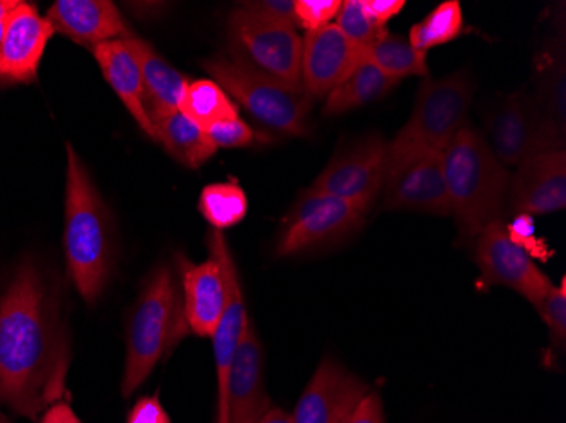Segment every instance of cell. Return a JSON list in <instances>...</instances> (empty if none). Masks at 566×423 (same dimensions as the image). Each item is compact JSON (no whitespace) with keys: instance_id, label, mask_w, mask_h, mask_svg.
<instances>
[{"instance_id":"cell-40","label":"cell","mask_w":566,"mask_h":423,"mask_svg":"<svg viewBox=\"0 0 566 423\" xmlns=\"http://www.w3.org/2000/svg\"><path fill=\"white\" fill-rule=\"evenodd\" d=\"M0 423H11L9 416L6 415V412H2V406H0Z\"/></svg>"},{"instance_id":"cell-29","label":"cell","mask_w":566,"mask_h":423,"mask_svg":"<svg viewBox=\"0 0 566 423\" xmlns=\"http://www.w3.org/2000/svg\"><path fill=\"white\" fill-rule=\"evenodd\" d=\"M334 24L338 25L339 31L348 40L361 47L368 46L381 34L387 33L385 28H380L368 14L364 0H345Z\"/></svg>"},{"instance_id":"cell-36","label":"cell","mask_w":566,"mask_h":423,"mask_svg":"<svg viewBox=\"0 0 566 423\" xmlns=\"http://www.w3.org/2000/svg\"><path fill=\"white\" fill-rule=\"evenodd\" d=\"M365 8H367L368 14L375 19L380 28H385V24L390 19L396 18L400 11H402L406 2L403 0H364Z\"/></svg>"},{"instance_id":"cell-27","label":"cell","mask_w":566,"mask_h":423,"mask_svg":"<svg viewBox=\"0 0 566 423\" xmlns=\"http://www.w3.org/2000/svg\"><path fill=\"white\" fill-rule=\"evenodd\" d=\"M199 210L216 231H224L247 218L248 197L234 181L208 184L200 192Z\"/></svg>"},{"instance_id":"cell-28","label":"cell","mask_w":566,"mask_h":423,"mask_svg":"<svg viewBox=\"0 0 566 423\" xmlns=\"http://www.w3.org/2000/svg\"><path fill=\"white\" fill-rule=\"evenodd\" d=\"M463 30V11L458 0H447L438 6L424 21L412 25L409 43L419 51L431 50L457 40Z\"/></svg>"},{"instance_id":"cell-35","label":"cell","mask_w":566,"mask_h":423,"mask_svg":"<svg viewBox=\"0 0 566 423\" xmlns=\"http://www.w3.org/2000/svg\"><path fill=\"white\" fill-rule=\"evenodd\" d=\"M343 423H385L380 394L370 391Z\"/></svg>"},{"instance_id":"cell-3","label":"cell","mask_w":566,"mask_h":423,"mask_svg":"<svg viewBox=\"0 0 566 423\" xmlns=\"http://www.w3.org/2000/svg\"><path fill=\"white\" fill-rule=\"evenodd\" d=\"M444 178L451 215L463 243H475L480 232L501 221L509 197L507 168L497 160L479 130L465 124L443 151Z\"/></svg>"},{"instance_id":"cell-12","label":"cell","mask_w":566,"mask_h":423,"mask_svg":"<svg viewBox=\"0 0 566 423\" xmlns=\"http://www.w3.org/2000/svg\"><path fill=\"white\" fill-rule=\"evenodd\" d=\"M384 209L451 215L443 152L428 151L385 175Z\"/></svg>"},{"instance_id":"cell-37","label":"cell","mask_w":566,"mask_h":423,"mask_svg":"<svg viewBox=\"0 0 566 423\" xmlns=\"http://www.w3.org/2000/svg\"><path fill=\"white\" fill-rule=\"evenodd\" d=\"M40 423H82L81 419L73 412L72 406L69 402H59L55 405H51L46 412L41 416Z\"/></svg>"},{"instance_id":"cell-17","label":"cell","mask_w":566,"mask_h":423,"mask_svg":"<svg viewBox=\"0 0 566 423\" xmlns=\"http://www.w3.org/2000/svg\"><path fill=\"white\" fill-rule=\"evenodd\" d=\"M53 25L34 4L19 2L8 15L0 41V84H30L36 78Z\"/></svg>"},{"instance_id":"cell-32","label":"cell","mask_w":566,"mask_h":423,"mask_svg":"<svg viewBox=\"0 0 566 423\" xmlns=\"http://www.w3.org/2000/svg\"><path fill=\"white\" fill-rule=\"evenodd\" d=\"M209 138L219 148H247L259 141L260 135L254 133L253 127L248 126L241 117L222 120L209 127Z\"/></svg>"},{"instance_id":"cell-1","label":"cell","mask_w":566,"mask_h":423,"mask_svg":"<svg viewBox=\"0 0 566 423\" xmlns=\"http://www.w3.org/2000/svg\"><path fill=\"white\" fill-rule=\"evenodd\" d=\"M70 337L38 264L22 263L0 294V406L36 420L69 394Z\"/></svg>"},{"instance_id":"cell-25","label":"cell","mask_w":566,"mask_h":423,"mask_svg":"<svg viewBox=\"0 0 566 423\" xmlns=\"http://www.w3.org/2000/svg\"><path fill=\"white\" fill-rule=\"evenodd\" d=\"M365 62L380 70L384 75L400 82L407 76L429 78L426 51L416 50L409 41L384 33L374 43L364 47Z\"/></svg>"},{"instance_id":"cell-20","label":"cell","mask_w":566,"mask_h":423,"mask_svg":"<svg viewBox=\"0 0 566 423\" xmlns=\"http://www.w3.org/2000/svg\"><path fill=\"white\" fill-rule=\"evenodd\" d=\"M182 302L187 327L200 337H212L221 322L228 286L221 264L209 254L203 263H182Z\"/></svg>"},{"instance_id":"cell-38","label":"cell","mask_w":566,"mask_h":423,"mask_svg":"<svg viewBox=\"0 0 566 423\" xmlns=\"http://www.w3.org/2000/svg\"><path fill=\"white\" fill-rule=\"evenodd\" d=\"M259 423H294L292 422V416L289 413L283 412V410L276 409V406H272L262 419L259 420Z\"/></svg>"},{"instance_id":"cell-15","label":"cell","mask_w":566,"mask_h":423,"mask_svg":"<svg viewBox=\"0 0 566 423\" xmlns=\"http://www.w3.org/2000/svg\"><path fill=\"white\" fill-rule=\"evenodd\" d=\"M272 406L263 373L262 340L250 322L234 352L216 423H259Z\"/></svg>"},{"instance_id":"cell-19","label":"cell","mask_w":566,"mask_h":423,"mask_svg":"<svg viewBox=\"0 0 566 423\" xmlns=\"http://www.w3.org/2000/svg\"><path fill=\"white\" fill-rule=\"evenodd\" d=\"M44 18L55 33L84 46L94 47L132 34L119 9L109 0H56Z\"/></svg>"},{"instance_id":"cell-33","label":"cell","mask_w":566,"mask_h":423,"mask_svg":"<svg viewBox=\"0 0 566 423\" xmlns=\"http://www.w3.org/2000/svg\"><path fill=\"white\" fill-rule=\"evenodd\" d=\"M243 8L253 12V14L269 19V21L291 25V28L297 30L295 2H292V0H259V2H244Z\"/></svg>"},{"instance_id":"cell-18","label":"cell","mask_w":566,"mask_h":423,"mask_svg":"<svg viewBox=\"0 0 566 423\" xmlns=\"http://www.w3.org/2000/svg\"><path fill=\"white\" fill-rule=\"evenodd\" d=\"M209 254L218 260L224 273L226 286H228V300L222 311L221 322L212 334L214 343L216 377H218V409L224 402L226 384H228L229 369L234 359L238 346L250 326L247 304L241 292L240 275L233 253L229 250L222 231H212L209 234Z\"/></svg>"},{"instance_id":"cell-24","label":"cell","mask_w":566,"mask_h":423,"mask_svg":"<svg viewBox=\"0 0 566 423\" xmlns=\"http://www.w3.org/2000/svg\"><path fill=\"white\" fill-rule=\"evenodd\" d=\"M399 82H394L380 70L365 62L358 66L339 87L326 97L323 113L326 116H342L361 105L370 104L389 94Z\"/></svg>"},{"instance_id":"cell-4","label":"cell","mask_w":566,"mask_h":423,"mask_svg":"<svg viewBox=\"0 0 566 423\" xmlns=\"http://www.w3.org/2000/svg\"><path fill=\"white\" fill-rule=\"evenodd\" d=\"M182 295L167 264L153 269L133 310L120 391L129 399L186 332Z\"/></svg>"},{"instance_id":"cell-10","label":"cell","mask_w":566,"mask_h":423,"mask_svg":"<svg viewBox=\"0 0 566 423\" xmlns=\"http://www.w3.org/2000/svg\"><path fill=\"white\" fill-rule=\"evenodd\" d=\"M475 257L486 285L507 286L536 308L553 288L552 279L534 263L530 251L511 240L502 219L480 232Z\"/></svg>"},{"instance_id":"cell-31","label":"cell","mask_w":566,"mask_h":423,"mask_svg":"<svg viewBox=\"0 0 566 423\" xmlns=\"http://www.w3.org/2000/svg\"><path fill=\"white\" fill-rule=\"evenodd\" d=\"M342 0H295V21L305 31L326 28L342 9Z\"/></svg>"},{"instance_id":"cell-39","label":"cell","mask_w":566,"mask_h":423,"mask_svg":"<svg viewBox=\"0 0 566 423\" xmlns=\"http://www.w3.org/2000/svg\"><path fill=\"white\" fill-rule=\"evenodd\" d=\"M19 6V0H0V19L8 18Z\"/></svg>"},{"instance_id":"cell-30","label":"cell","mask_w":566,"mask_h":423,"mask_svg":"<svg viewBox=\"0 0 566 423\" xmlns=\"http://www.w3.org/2000/svg\"><path fill=\"white\" fill-rule=\"evenodd\" d=\"M545 320L555 348L565 349L566 343V278L558 286L553 285L545 300L537 307Z\"/></svg>"},{"instance_id":"cell-13","label":"cell","mask_w":566,"mask_h":423,"mask_svg":"<svg viewBox=\"0 0 566 423\" xmlns=\"http://www.w3.org/2000/svg\"><path fill=\"white\" fill-rule=\"evenodd\" d=\"M364 63V47L348 40L338 25L308 31L302 40V92L313 101L327 97Z\"/></svg>"},{"instance_id":"cell-8","label":"cell","mask_w":566,"mask_h":423,"mask_svg":"<svg viewBox=\"0 0 566 423\" xmlns=\"http://www.w3.org/2000/svg\"><path fill=\"white\" fill-rule=\"evenodd\" d=\"M483 120L492 151L504 167H520L537 152L565 148V133L543 116L534 98L524 91L492 102Z\"/></svg>"},{"instance_id":"cell-16","label":"cell","mask_w":566,"mask_h":423,"mask_svg":"<svg viewBox=\"0 0 566 423\" xmlns=\"http://www.w3.org/2000/svg\"><path fill=\"white\" fill-rule=\"evenodd\" d=\"M509 209L527 215L553 214L566 209L565 148L537 152L517 167L509 183Z\"/></svg>"},{"instance_id":"cell-2","label":"cell","mask_w":566,"mask_h":423,"mask_svg":"<svg viewBox=\"0 0 566 423\" xmlns=\"http://www.w3.org/2000/svg\"><path fill=\"white\" fill-rule=\"evenodd\" d=\"M111 212L84 161L66 145L65 257L70 279L88 305L104 294L114 266Z\"/></svg>"},{"instance_id":"cell-14","label":"cell","mask_w":566,"mask_h":423,"mask_svg":"<svg viewBox=\"0 0 566 423\" xmlns=\"http://www.w3.org/2000/svg\"><path fill=\"white\" fill-rule=\"evenodd\" d=\"M368 393L370 387L367 381L327 356L301 394L291 415L292 422L343 423Z\"/></svg>"},{"instance_id":"cell-11","label":"cell","mask_w":566,"mask_h":423,"mask_svg":"<svg viewBox=\"0 0 566 423\" xmlns=\"http://www.w3.org/2000/svg\"><path fill=\"white\" fill-rule=\"evenodd\" d=\"M385 158L387 141L380 135L365 136L334 156L308 190L370 210L384 189Z\"/></svg>"},{"instance_id":"cell-6","label":"cell","mask_w":566,"mask_h":423,"mask_svg":"<svg viewBox=\"0 0 566 423\" xmlns=\"http://www.w3.org/2000/svg\"><path fill=\"white\" fill-rule=\"evenodd\" d=\"M202 68L262 126L282 135H307L313 98L304 92L262 75L229 53L203 60Z\"/></svg>"},{"instance_id":"cell-41","label":"cell","mask_w":566,"mask_h":423,"mask_svg":"<svg viewBox=\"0 0 566 423\" xmlns=\"http://www.w3.org/2000/svg\"><path fill=\"white\" fill-rule=\"evenodd\" d=\"M6 19H8V18H6ZM6 19H0V41H2V33H4Z\"/></svg>"},{"instance_id":"cell-21","label":"cell","mask_w":566,"mask_h":423,"mask_svg":"<svg viewBox=\"0 0 566 423\" xmlns=\"http://www.w3.org/2000/svg\"><path fill=\"white\" fill-rule=\"evenodd\" d=\"M94 56L107 84L126 105L143 133L155 141V129L146 113L142 68L132 47L124 40L107 41L94 46Z\"/></svg>"},{"instance_id":"cell-5","label":"cell","mask_w":566,"mask_h":423,"mask_svg":"<svg viewBox=\"0 0 566 423\" xmlns=\"http://www.w3.org/2000/svg\"><path fill=\"white\" fill-rule=\"evenodd\" d=\"M473 91L472 76L465 72L428 78L419 88L409 119L387 142L385 175L422 152H443L467 124Z\"/></svg>"},{"instance_id":"cell-9","label":"cell","mask_w":566,"mask_h":423,"mask_svg":"<svg viewBox=\"0 0 566 423\" xmlns=\"http://www.w3.org/2000/svg\"><path fill=\"white\" fill-rule=\"evenodd\" d=\"M367 212L348 200L307 190L283 222L276 254L287 257L338 246L361 229Z\"/></svg>"},{"instance_id":"cell-7","label":"cell","mask_w":566,"mask_h":423,"mask_svg":"<svg viewBox=\"0 0 566 423\" xmlns=\"http://www.w3.org/2000/svg\"><path fill=\"white\" fill-rule=\"evenodd\" d=\"M229 55L280 84L302 92V38L291 25L241 8L228 19Z\"/></svg>"},{"instance_id":"cell-26","label":"cell","mask_w":566,"mask_h":423,"mask_svg":"<svg viewBox=\"0 0 566 423\" xmlns=\"http://www.w3.org/2000/svg\"><path fill=\"white\" fill-rule=\"evenodd\" d=\"M180 113L186 114L203 130H208L209 127L222 123V120L240 117L237 104L214 81H209V78L189 82L182 105H180Z\"/></svg>"},{"instance_id":"cell-22","label":"cell","mask_w":566,"mask_h":423,"mask_svg":"<svg viewBox=\"0 0 566 423\" xmlns=\"http://www.w3.org/2000/svg\"><path fill=\"white\" fill-rule=\"evenodd\" d=\"M124 41L132 47L142 68L146 113L149 119L180 110L184 95L189 87V78L175 70L164 56L158 55L151 44L136 34H129Z\"/></svg>"},{"instance_id":"cell-34","label":"cell","mask_w":566,"mask_h":423,"mask_svg":"<svg viewBox=\"0 0 566 423\" xmlns=\"http://www.w3.org/2000/svg\"><path fill=\"white\" fill-rule=\"evenodd\" d=\"M127 423H171V420L158 396H145L135 403Z\"/></svg>"},{"instance_id":"cell-23","label":"cell","mask_w":566,"mask_h":423,"mask_svg":"<svg viewBox=\"0 0 566 423\" xmlns=\"http://www.w3.org/2000/svg\"><path fill=\"white\" fill-rule=\"evenodd\" d=\"M151 123L155 141L161 142L175 160L187 168L197 170L203 163H208L218 151V146L211 141L208 133L180 110L165 114Z\"/></svg>"}]
</instances>
